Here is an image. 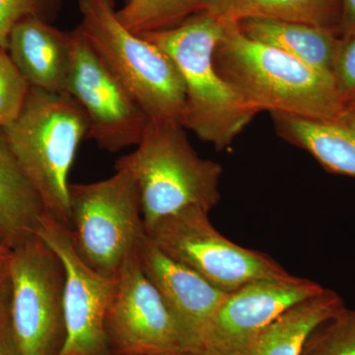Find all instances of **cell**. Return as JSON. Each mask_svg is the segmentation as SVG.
Here are the masks:
<instances>
[{"label": "cell", "mask_w": 355, "mask_h": 355, "mask_svg": "<svg viewBox=\"0 0 355 355\" xmlns=\"http://www.w3.org/2000/svg\"><path fill=\"white\" fill-rule=\"evenodd\" d=\"M224 24L225 35L214 51V64L222 78L256 113L326 119L347 108L333 76L279 49L248 38L236 23Z\"/></svg>", "instance_id": "obj_1"}, {"label": "cell", "mask_w": 355, "mask_h": 355, "mask_svg": "<svg viewBox=\"0 0 355 355\" xmlns=\"http://www.w3.org/2000/svg\"><path fill=\"white\" fill-rule=\"evenodd\" d=\"M139 35L160 46L179 69L186 94L181 125L217 150L230 146L258 113L242 101L214 64L225 24L200 11L171 29Z\"/></svg>", "instance_id": "obj_2"}, {"label": "cell", "mask_w": 355, "mask_h": 355, "mask_svg": "<svg viewBox=\"0 0 355 355\" xmlns=\"http://www.w3.org/2000/svg\"><path fill=\"white\" fill-rule=\"evenodd\" d=\"M88 128L87 116L71 96L31 87L19 118L0 128L46 216L69 229V174Z\"/></svg>", "instance_id": "obj_3"}, {"label": "cell", "mask_w": 355, "mask_h": 355, "mask_svg": "<svg viewBox=\"0 0 355 355\" xmlns=\"http://www.w3.org/2000/svg\"><path fill=\"white\" fill-rule=\"evenodd\" d=\"M184 130L177 121L149 120L135 150L114 165L137 184L146 229L186 207L210 211L220 200L222 166L200 157Z\"/></svg>", "instance_id": "obj_4"}, {"label": "cell", "mask_w": 355, "mask_h": 355, "mask_svg": "<svg viewBox=\"0 0 355 355\" xmlns=\"http://www.w3.org/2000/svg\"><path fill=\"white\" fill-rule=\"evenodd\" d=\"M114 6V0H78V29L149 120L181 123L186 94L177 65L157 44L121 24Z\"/></svg>", "instance_id": "obj_5"}, {"label": "cell", "mask_w": 355, "mask_h": 355, "mask_svg": "<svg viewBox=\"0 0 355 355\" xmlns=\"http://www.w3.org/2000/svg\"><path fill=\"white\" fill-rule=\"evenodd\" d=\"M69 234L81 260L103 277L116 279L146 234L137 184L128 173L88 184H70Z\"/></svg>", "instance_id": "obj_6"}, {"label": "cell", "mask_w": 355, "mask_h": 355, "mask_svg": "<svg viewBox=\"0 0 355 355\" xmlns=\"http://www.w3.org/2000/svg\"><path fill=\"white\" fill-rule=\"evenodd\" d=\"M207 210L189 207L146 229L153 244L171 260L230 293L257 280L291 275L268 254L247 249L219 233Z\"/></svg>", "instance_id": "obj_7"}, {"label": "cell", "mask_w": 355, "mask_h": 355, "mask_svg": "<svg viewBox=\"0 0 355 355\" xmlns=\"http://www.w3.org/2000/svg\"><path fill=\"white\" fill-rule=\"evenodd\" d=\"M11 331L21 355H60L67 340L64 261L40 236L12 250Z\"/></svg>", "instance_id": "obj_8"}, {"label": "cell", "mask_w": 355, "mask_h": 355, "mask_svg": "<svg viewBox=\"0 0 355 355\" xmlns=\"http://www.w3.org/2000/svg\"><path fill=\"white\" fill-rule=\"evenodd\" d=\"M64 93L83 109L89 123L87 139L103 150L116 153L139 144L149 119L78 27L72 31Z\"/></svg>", "instance_id": "obj_9"}, {"label": "cell", "mask_w": 355, "mask_h": 355, "mask_svg": "<svg viewBox=\"0 0 355 355\" xmlns=\"http://www.w3.org/2000/svg\"><path fill=\"white\" fill-rule=\"evenodd\" d=\"M105 333L110 354L190 355L176 319L142 270L137 251L116 275Z\"/></svg>", "instance_id": "obj_10"}, {"label": "cell", "mask_w": 355, "mask_h": 355, "mask_svg": "<svg viewBox=\"0 0 355 355\" xmlns=\"http://www.w3.org/2000/svg\"><path fill=\"white\" fill-rule=\"evenodd\" d=\"M324 287L288 275L257 280L227 294L197 355H246L261 331Z\"/></svg>", "instance_id": "obj_11"}, {"label": "cell", "mask_w": 355, "mask_h": 355, "mask_svg": "<svg viewBox=\"0 0 355 355\" xmlns=\"http://www.w3.org/2000/svg\"><path fill=\"white\" fill-rule=\"evenodd\" d=\"M38 236L64 263L67 340L60 355H109L105 322L116 279L103 277L77 254L69 228L46 216Z\"/></svg>", "instance_id": "obj_12"}, {"label": "cell", "mask_w": 355, "mask_h": 355, "mask_svg": "<svg viewBox=\"0 0 355 355\" xmlns=\"http://www.w3.org/2000/svg\"><path fill=\"white\" fill-rule=\"evenodd\" d=\"M137 256L142 270L176 319L189 354L197 355L228 293L168 258L147 234L137 246Z\"/></svg>", "instance_id": "obj_13"}, {"label": "cell", "mask_w": 355, "mask_h": 355, "mask_svg": "<svg viewBox=\"0 0 355 355\" xmlns=\"http://www.w3.org/2000/svg\"><path fill=\"white\" fill-rule=\"evenodd\" d=\"M71 48L72 31L28 17L11 30L6 50L31 87L64 93Z\"/></svg>", "instance_id": "obj_14"}, {"label": "cell", "mask_w": 355, "mask_h": 355, "mask_svg": "<svg viewBox=\"0 0 355 355\" xmlns=\"http://www.w3.org/2000/svg\"><path fill=\"white\" fill-rule=\"evenodd\" d=\"M270 114L282 139L307 151L327 171L355 178V109L326 119Z\"/></svg>", "instance_id": "obj_15"}, {"label": "cell", "mask_w": 355, "mask_h": 355, "mask_svg": "<svg viewBox=\"0 0 355 355\" xmlns=\"http://www.w3.org/2000/svg\"><path fill=\"white\" fill-rule=\"evenodd\" d=\"M46 209L0 130V245L15 249L38 236Z\"/></svg>", "instance_id": "obj_16"}, {"label": "cell", "mask_w": 355, "mask_h": 355, "mask_svg": "<svg viewBox=\"0 0 355 355\" xmlns=\"http://www.w3.org/2000/svg\"><path fill=\"white\" fill-rule=\"evenodd\" d=\"M236 24L248 38L279 49L334 77V60L340 40L336 31L303 23L266 19H247Z\"/></svg>", "instance_id": "obj_17"}, {"label": "cell", "mask_w": 355, "mask_h": 355, "mask_svg": "<svg viewBox=\"0 0 355 355\" xmlns=\"http://www.w3.org/2000/svg\"><path fill=\"white\" fill-rule=\"evenodd\" d=\"M200 11L224 23L247 19L303 23L338 34L340 0H198Z\"/></svg>", "instance_id": "obj_18"}, {"label": "cell", "mask_w": 355, "mask_h": 355, "mask_svg": "<svg viewBox=\"0 0 355 355\" xmlns=\"http://www.w3.org/2000/svg\"><path fill=\"white\" fill-rule=\"evenodd\" d=\"M343 306L338 294L324 289L280 315L261 331L246 355H301L313 329Z\"/></svg>", "instance_id": "obj_19"}, {"label": "cell", "mask_w": 355, "mask_h": 355, "mask_svg": "<svg viewBox=\"0 0 355 355\" xmlns=\"http://www.w3.org/2000/svg\"><path fill=\"white\" fill-rule=\"evenodd\" d=\"M198 12V0H130L116 15L130 31L142 34L171 29Z\"/></svg>", "instance_id": "obj_20"}, {"label": "cell", "mask_w": 355, "mask_h": 355, "mask_svg": "<svg viewBox=\"0 0 355 355\" xmlns=\"http://www.w3.org/2000/svg\"><path fill=\"white\" fill-rule=\"evenodd\" d=\"M301 355H355V310L343 306L315 327Z\"/></svg>", "instance_id": "obj_21"}, {"label": "cell", "mask_w": 355, "mask_h": 355, "mask_svg": "<svg viewBox=\"0 0 355 355\" xmlns=\"http://www.w3.org/2000/svg\"><path fill=\"white\" fill-rule=\"evenodd\" d=\"M31 86L14 64L6 49L0 48V128L19 118Z\"/></svg>", "instance_id": "obj_22"}, {"label": "cell", "mask_w": 355, "mask_h": 355, "mask_svg": "<svg viewBox=\"0 0 355 355\" xmlns=\"http://www.w3.org/2000/svg\"><path fill=\"white\" fill-rule=\"evenodd\" d=\"M62 0H0V48L7 49L14 26L28 17L50 21L57 16Z\"/></svg>", "instance_id": "obj_23"}, {"label": "cell", "mask_w": 355, "mask_h": 355, "mask_svg": "<svg viewBox=\"0 0 355 355\" xmlns=\"http://www.w3.org/2000/svg\"><path fill=\"white\" fill-rule=\"evenodd\" d=\"M333 76L343 104L349 107L355 102V32L340 37Z\"/></svg>", "instance_id": "obj_24"}, {"label": "cell", "mask_w": 355, "mask_h": 355, "mask_svg": "<svg viewBox=\"0 0 355 355\" xmlns=\"http://www.w3.org/2000/svg\"><path fill=\"white\" fill-rule=\"evenodd\" d=\"M10 256L0 260V328L6 326L10 320L11 302H12Z\"/></svg>", "instance_id": "obj_25"}, {"label": "cell", "mask_w": 355, "mask_h": 355, "mask_svg": "<svg viewBox=\"0 0 355 355\" xmlns=\"http://www.w3.org/2000/svg\"><path fill=\"white\" fill-rule=\"evenodd\" d=\"M342 15H340L338 35L347 36L355 32V0H340Z\"/></svg>", "instance_id": "obj_26"}, {"label": "cell", "mask_w": 355, "mask_h": 355, "mask_svg": "<svg viewBox=\"0 0 355 355\" xmlns=\"http://www.w3.org/2000/svg\"><path fill=\"white\" fill-rule=\"evenodd\" d=\"M0 355H21L14 340L10 323L0 328Z\"/></svg>", "instance_id": "obj_27"}, {"label": "cell", "mask_w": 355, "mask_h": 355, "mask_svg": "<svg viewBox=\"0 0 355 355\" xmlns=\"http://www.w3.org/2000/svg\"><path fill=\"white\" fill-rule=\"evenodd\" d=\"M11 250H9L8 248L1 246L0 245V260H2V259H6L7 257L10 256L11 254Z\"/></svg>", "instance_id": "obj_28"}, {"label": "cell", "mask_w": 355, "mask_h": 355, "mask_svg": "<svg viewBox=\"0 0 355 355\" xmlns=\"http://www.w3.org/2000/svg\"><path fill=\"white\" fill-rule=\"evenodd\" d=\"M349 108L355 109V102L352 103V105H349Z\"/></svg>", "instance_id": "obj_29"}, {"label": "cell", "mask_w": 355, "mask_h": 355, "mask_svg": "<svg viewBox=\"0 0 355 355\" xmlns=\"http://www.w3.org/2000/svg\"><path fill=\"white\" fill-rule=\"evenodd\" d=\"M109 355H119V354H109Z\"/></svg>", "instance_id": "obj_30"}, {"label": "cell", "mask_w": 355, "mask_h": 355, "mask_svg": "<svg viewBox=\"0 0 355 355\" xmlns=\"http://www.w3.org/2000/svg\"><path fill=\"white\" fill-rule=\"evenodd\" d=\"M128 1H130V0H127V2H128Z\"/></svg>", "instance_id": "obj_31"}]
</instances>
